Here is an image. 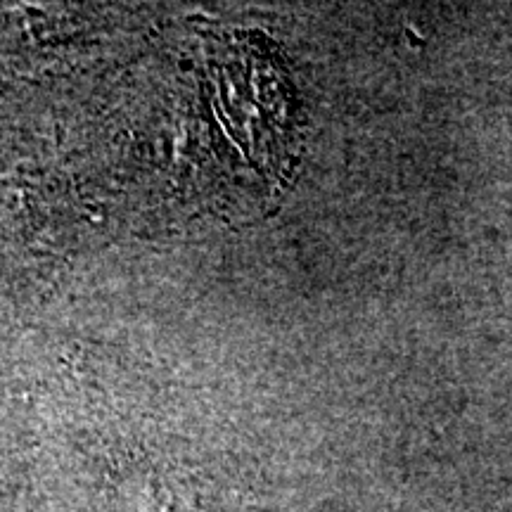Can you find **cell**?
I'll return each instance as SVG.
<instances>
[{"label": "cell", "mask_w": 512, "mask_h": 512, "mask_svg": "<svg viewBox=\"0 0 512 512\" xmlns=\"http://www.w3.org/2000/svg\"><path fill=\"white\" fill-rule=\"evenodd\" d=\"M185 166L219 216H259L299 159L297 100L278 48L256 34L200 31L185 67Z\"/></svg>", "instance_id": "6da1fadb"}]
</instances>
